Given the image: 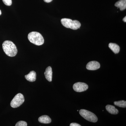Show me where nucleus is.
Segmentation results:
<instances>
[{
  "instance_id": "19",
  "label": "nucleus",
  "mask_w": 126,
  "mask_h": 126,
  "mask_svg": "<svg viewBox=\"0 0 126 126\" xmlns=\"http://www.w3.org/2000/svg\"><path fill=\"white\" fill-rule=\"evenodd\" d=\"M123 21H124V22L126 23V16H125L124 18L123 19Z\"/></svg>"
},
{
  "instance_id": "5",
  "label": "nucleus",
  "mask_w": 126,
  "mask_h": 126,
  "mask_svg": "<svg viewBox=\"0 0 126 126\" xmlns=\"http://www.w3.org/2000/svg\"><path fill=\"white\" fill-rule=\"evenodd\" d=\"M25 101V98L23 94L18 93L15 96L12 100L10 105L13 108H16L22 105Z\"/></svg>"
},
{
  "instance_id": "20",
  "label": "nucleus",
  "mask_w": 126,
  "mask_h": 126,
  "mask_svg": "<svg viewBox=\"0 0 126 126\" xmlns=\"http://www.w3.org/2000/svg\"><path fill=\"white\" fill-rule=\"evenodd\" d=\"M1 11L0 10V16L1 15Z\"/></svg>"
},
{
  "instance_id": "1",
  "label": "nucleus",
  "mask_w": 126,
  "mask_h": 126,
  "mask_svg": "<svg viewBox=\"0 0 126 126\" xmlns=\"http://www.w3.org/2000/svg\"><path fill=\"white\" fill-rule=\"evenodd\" d=\"M2 48L5 53L10 57H14L18 52L15 45L12 41L6 40L4 41L2 45Z\"/></svg>"
},
{
  "instance_id": "6",
  "label": "nucleus",
  "mask_w": 126,
  "mask_h": 126,
  "mask_svg": "<svg viewBox=\"0 0 126 126\" xmlns=\"http://www.w3.org/2000/svg\"><path fill=\"white\" fill-rule=\"evenodd\" d=\"M73 88L75 92H81L87 90L88 88V86L87 84L84 83L78 82L74 84Z\"/></svg>"
},
{
  "instance_id": "13",
  "label": "nucleus",
  "mask_w": 126,
  "mask_h": 126,
  "mask_svg": "<svg viewBox=\"0 0 126 126\" xmlns=\"http://www.w3.org/2000/svg\"><path fill=\"white\" fill-rule=\"evenodd\" d=\"M109 47L116 54L118 53L120 51V47L115 43H110L109 44Z\"/></svg>"
},
{
  "instance_id": "11",
  "label": "nucleus",
  "mask_w": 126,
  "mask_h": 126,
  "mask_svg": "<svg viewBox=\"0 0 126 126\" xmlns=\"http://www.w3.org/2000/svg\"><path fill=\"white\" fill-rule=\"evenodd\" d=\"M38 121L41 123L44 124H49L50 123L51 121V119L47 115H43L39 118Z\"/></svg>"
},
{
  "instance_id": "12",
  "label": "nucleus",
  "mask_w": 126,
  "mask_h": 126,
  "mask_svg": "<svg viewBox=\"0 0 126 126\" xmlns=\"http://www.w3.org/2000/svg\"><path fill=\"white\" fill-rule=\"evenodd\" d=\"M106 108L107 111L111 114L116 115L119 112L118 110L114 106L112 105H107L106 106Z\"/></svg>"
},
{
  "instance_id": "4",
  "label": "nucleus",
  "mask_w": 126,
  "mask_h": 126,
  "mask_svg": "<svg viewBox=\"0 0 126 126\" xmlns=\"http://www.w3.org/2000/svg\"><path fill=\"white\" fill-rule=\"evenodd\" d=\"M79 113L81 116L89 121L93 123L97 121L98 118L96 116L90 111L81 109L79 111Z\"/></svg>"
},
{
  "instance_id": "18",
  "label": "nucleus",
  "mask_w": 126,
  "mask_h": 126,
  "mask_svg": "<svg viewBox=\"0 0 126 126\" xmlns=\"http://www.w3.org/2000/svg\"><path fill=\"white\" fill-rule=\"evenodd\" d=\"M44 1H45V2H51L53 0H44Z\"/></svg>"
},
{
  "instance_id": "2",
  "label": "nucleus",
  "mask_w": 126,
  "mask_h": 126,
  "mask_svg": "<svg viewBox=\"0 0 126 126\" xmlns=\"http://www.w3.org/2000/svg\"><path fill=\"white\" fill-rule=\"evenodd\" d=\"M28 38L30 42L35 45H42L44 43V40L41 34L36 32H32L28 34Z\"/></svg>"
},
{
  "instance_id": "9",
  "label": "nucleus",
  "mask_w": 126,
  "mask_h": 126,
  "mask_svg": "<svg viewBox=\"0 0 126 126\" xmlns=\"http://www.w3.org/2000/svg\"><path fill=\"white\" fill-rule=\"evenodd\" d=\"M25 78L30 82H34L36 79V73L34 71H32L29 74L25 76Z\"/></svg>"
},
{
  "instance_id": "17",
  "label": "nucleus",
  "mask_w": 126,
  "mask_h": 126,
  "mask_svg": "<svg viewBox=\"0 0 126 126\" xmlns=\"http://www.w3.org/2000/svg\"><path fill=\"white\" fill-rule=\"evenodd\" d=\"M70 126H81V125H79L78 123H71L70 125Z\"/></svg>"
},
{
  "instance_id": "7",
  "label": "nucleus",
  "mask_w": 126,
  "mask_h": 126,
  "mask_svg": "<svg viewBox=\"0 0 126 126\" xmlns=\"http://www.w3.org/2000/svg\"><path fill=\"white\" fill-rule=\"evenodd\" d=\"M100 67V64L96 61H92L88 63L86 68L89 70H94L98 69Z\"/></svg>"
},
{
  "instance_id": "14",
  "label": "nucleus",
  "mask_w": 126,
  "mask_h": 126,
  "mask_svg": "<svg viewBox=\"0 0 126 126\" xmlns=\"http://www.w3.org/2000/svg\"><path fill=\"white\" fill-rule=\"evenodd\" d=\"M114 104L115 106H118L120 107L125 108L126 107V102L124 100L115 102Z\"/></svg>"
},
{
  "instance_id": "3",
  "label": "nucleus",
  "mask_w": 126,
  "mask_h": 126,
  "mask_svg": "<svg viewBox=\"0 0 126 126\" xmlns=\"http://www.w3.org/2000/svg\"><path fill=\"white\" fill-rule=\"evenodd\" d=\"M61 23L64 27L72 30H77L81 27V23L78 21L72 20L67 18H63L61 20Z\"/></svg>"
},
{
  "instance_id": "8",
  "label": "nucleus",
  "mask_w": 126,
  "mask_h": 126,
  "mask_svg": "<svg viewBox=\"0 0 126 126\" xmlns=\"http://www.w3.org/2000/svg\"><path fill=\"white\" fill-rule=\"evenodd\" d=\"M45 78L49 82L52 81V70L51 67L49 66L46 68L45 72L44 73Z\"/></svg>"
},
{
  "instance_id": "10",
  "label": "nucleus",
  "mask_w": 126,
  "mask_h": 126,
  "mask_svg": "<svg viewBox=\"0 0 126 126\" xmlns=\"http://www.w3.org/2000/svg\"><path fill=\"white\" fill-rule=\"evenodd\" d=\"M115 6L119 8L121 11L124 10L126 8V0H119L115 3Z\"/></svg>"
},
{
  "instance_id": "15",
  "label": "nucleus",
  "mask_w": 126,
  "mask_h": 126,
  "mask_svg": "<svg viewBox=\"0 0 126 126\" xmlns=\"http://www.w3.org/2000/svg\"><path fill=\"white\" fill-rule=\"evenodd\" d=\"M27 126V123L24 121H20L18 122L15 125L16 126Z\"/></svg>"
},
{
  "instance_id": "16",
  "label": "nucleus",
  "mask_w": 126,
  "mask_h": 126,
  "mask_svg": "<svg viewBox=\"0 0 126 126\" xmlns=\"http://www.w3.org/2000/svg\"><path fill=\"white\" fill-rule=\"evenodd\" d=\"M2 0L5 4L8 6L11 5L12 4V0Z\"/></svg>"
}]
</instances>
